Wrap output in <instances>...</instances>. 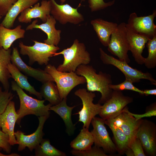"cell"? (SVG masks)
Listing matches in <instances>:
<instances>
[{
	"label": "cell",
	"instance_id": "cell-1",
	"mask_svg": "<svg viewBox=\"0 0 156 156\" xmlns=\"http://www.w3.org/2000/svg\"><path fill=\"white\" fill-rule=\"evenodd\" d=\"M75 72L85 78L88 91H97L101 93V96L98 103L103 104L111 98L113 90L109 86L112 83L110 75L101 71L97 73L95 69L88 64L80 65Z\"/></svg>",
	"mask_w": 156,
	"mask_h": 156
},
{
	"label": "cell",
	"instance_id": "cell-2",
	"mask_svg": "<svg viewBox=\"0 0 156 156\" xmlns=\"http://www.w3.org/2000/svg\"><path fill=\"white\" fill-rule=\"evenodd\" d=\"M60 55H63L64 60L57 69L61 72H75L79 66L88 64L91 61L90 54L86 50L85 44L77 39L74 40L70 47L56 53L53 57Z\"/></svg>",
	"mask_w": 156,
	"mask_h": 156
},
{
	"label": "cell",
	"instance_id": "cell-3",
	"mask_svg": "<svg viewBox=\"0 0 156 156\" xmlns=\"http://www.w3.org/2000/svg\"><path fill=\"white\" fill-rule=\"evenodd\" d=\"M12 90L18 95L20 102L19 109L17 113L18 116L16 122L20 124L21 120L25 116L30 114L38 117L50 114V108L53 105L50 103L45 105V100L34 98L26 94L14 81L11 82Z\"/></svg>",
	"mask_w": 156,
	"mask_h": 156
},
{
	"label": "cell",
	"instance_id": "cell-4",
	"mask_svg": "<svg viewBox=\"0 0 156 156\" xmlns=\"http://www.w3.org/2000/svg\"><path fill=\"white\" fill-rule=\"evenodd\" d=\"M44 70L53 78L56 84L62 99L67 97L76 86L86 83L85 78L77 75L75 72H63L58 70L51 64L46 65Z\"/></svg>",
	"mask_w": 156,
	"mask_h": 156
},
{
	"label": "cell",
	"instance_id": "cell-5",
	"mask_svg": "<svg viewBox=\"0 0 156 156\" xmlns=\"http://www.w3.org/2000/svg\"><path fill=\"white\" fill-rule=\"evenodd\" d=\"M34 44L32 46L24 44L23 42L19 43L20 53L23 55L28 56V64L31 66L37 62L39 65H47L50 58L60 49L57 46L49 45L45 43L33 40Z\"/></svg>",
	"mask_w": 156,
	"mask_h": 156
},
{
	"label": "cell",
	"instance_id": "cell-6",
	"mask_svg": "<svg viewBox=\"0 0 156 156\" xmlns=\"http://www.w3.org/2000/svg\"><path fill=\"white\" fill-rule=\"evenodd\" d=\"M100 59L106 65H113L119 69L124 75L125 79L131 81L133 83H138L142 79L149 81L156 86V80L149 73H143L141 71L132 68L125 62L121 61L106 53L101 48L99 49Z\"/></svg>",
	"mask_w": 156,
	"mask_h": 156
},
{
	"label": "cell",
	"instance_id": "cell-7",
	"mask_svg": "<svg viewBox=\"0 0 156 156\" xmlns=\"http://www.w3.org/2000/svg\"><path fill=\"white\" fill-rule=\"evenodd\" d=\"M74 94L81 99L83 105L81 110L75 114L79 115L78 122L83 123V127L89 129L92 119L99 114L102 105L98 103L95 104L93 103L96 97L95 93L86 89H79Z\"/></svg>",
	"mask_w": 156,
	"mask_h": 156
},
{
	"label": "cell",
	"instance_id": "cell-8",
	"mask_svg": "<svg viewBox=\"0 0 156 156\" xmlns=\"http://www.w3.org/2000/svg\"><path fill=\"white\" fill-rule=\"evenodd\" d=\"M126 24L125 23L122 22L118 25L110 36L107 50L112 54L117 56L119 60L128 64L130 61L128 54L129 45Z\"/></svg>",
	"mask_w": 156,
	"mask_h": 156
},
{
	"label": "cell",
	"instance_id": "cell-9",
	"mask_svg": "<svg viewBox=\"0 0 156 156\" xmlns=\"http://www.w3.org/2000/svg\"><path fill=\"white\" fill-rule=\"evenodd\" d=\"M133 101L132 98L124 95L121 91L113 90L111 98L102 105L99 114L105 120L114 118Z\"/></svg>",
	"mask_w": 156,
	"mask_h": 156
},
{
	"label": "cell",
	"instance_id": "cell-10",
	"mask_svg": "<svg viewBox=\"0 0 156 156\" xmlns=\"http://www.w3.org/2000/svg\"><path fill=\"white\" fill-rule=\"evenodd\" d=\"M91 123L93 127L91 132L94 145L102 148L106 153L113 154L117 152L116 146L105 126V120L95 116L92 119Z\"/></svg>",
	"mask_w": 156,
	"mask_h": 156
},
{
	"label": "cell",
	"instance_id": "cell-11",
	"mask_svg": "<svg viewBox=\"0 0 156 156\" xmlns=\"http://www.w3.org/2000/svg\"><path fill=\"white\" fill-rule=\"evenodd\" d=\"M126 107L116 117L104 120L105 124L109 127L114 126L120 129L128 138L129 144L136 137L138 128L143 119L136 120L126 111Z\"/></svg>",
	"mask_w": 156,
	"mask_h": 156
},
{
	"label": "cell",
	"instance_id": "cell-12",
	"mask_svg": "<svg viewBox=\"0 0 156 156\" xmlns=\"http://www.w3.org/2000/svg\"><path fill=\"white\" fill-rule=\"evenodd\" d=\"M51 3V14L55 19L62 25L70 23L77 25L83 21V15L77 11V8L68 4H57L55 0H49Z\"/></svg>",
	"mask_w": 156,
	"mask_h": 156
},
{
	"label": "cell",
	"instance_id": "cell-13",
	"mask_svg": "<svg viewBox=\"0 0 156 156\" xmlns=\"http://www.w3.org/2000/svg\"><path fill=\"white\" fill-rule=\"evenodd\" d=\"M49 116L50 115H48L38 117V125L36 130L33 133L25 135L20 130L15 132L14 135L18 145V151H21L27 147L32 151L39 145L44 135L43 131L44 124Z\"/></svg>",
	"mask_w": 156,
	"mask_h": 156
},
{
	"label": "cell",
	"instance_id": "cell-14",
	"mask_svg": "<svg viewBox=\"0 0 156 156\" xmlns=\"http://www.w3.org/2000/svg\"><path fill=\"white\" fill-rule=\"evenodd\" d=\"M136 137L141 142L143 149L148 155H156V126L154 123L148 120L142 119Z\"/></svg>",
	"mask_w": 156,
	"mask_h": 156
},
{
	"label": "cell",
	"instance_id": "cell-15",
	"mask_svg": "<svg viewBox=\"0 0 156 156\" xmlns=\"http://www.w3.org/2000/svg\"><path fill=\"white\" fill-rule=\"evenodd\" d=\"M156 16V11L154 10L151 15L138 16L135 12L129 15L126 25L136 32L151 38L156 35V26L154 20Z\"/></svg>",
	"mask_w": 156,
	"mask_h": 156
},
{
	"label": "cell",
	"instance_id": "cell-16",
	"mask_svg": "<svg viewBox=\"0 0 156 156\" xmlns=\"http://www.w3.org/2000/svg\"><path fill=\"white\" fill-rule=\"evenodd\" d=\"M11 61L21 72L42 83L49 81L54 82L52 77L44 70L33 68L25 64L21 58L16 47H13Z\"/></svg>",
	"mask_w": 156,
	"mask_h": 156
},
{
	"label": "cell",
	"instance_id": "cell-17",
	"mask_svg": "<svg viewBox=\"0 0 156 156\" xmlns=\"http://www.w3.org/2000/svg\"><path fill=\"white\" fill-rule=\"evenodd\" d=\"M14 102L11 101L5 111L0 115V129L9 137V142L11 146L17 144L14 135L15 124L18 118Z\"/></svg>",
	"mask_w": 156,
	"mask_h": 156
},
{
	"label": "cell",
	"instance_id": "cell-18",
	"mask_svg": "<svg viewBox=\"0 0 156 156\" xmlns=\"http://www.w3.org/2000/svg\"><path fill=\"white\" fill-rule=\"evenodd\" d=\"M127 36L130 51L135 62L139 64H144L145 58L142 55L145 45L151 38L139 34L126 24Z\"/></svg>",
	"mask_w": 156,
	"mask_h": 156
},
{
	"label": "cell",
	"instance_id": "cell-19",
	"mask_svg": "<svg viewBox=\"0 0 156 156\" xmlns=\"http://www.w3.org/2000/svg\"><path fill=\"white\" fill-rule=\"evenodd\" d=\"M37 19L34 20L26 28V30H31L34 29L41 30L47 35V38L44 40V43L49 44L57 46L61 39V31L57 30L55 27L56 21L50 14L47 16L45 22L40 25L37 24Z\"/></svg>",
	"mask_w": 156,
	"mask_h": 156
},
{
	"label": "cell",
	"instance_id": "cell-20",
	"mask_svg": "<svg viewBox=\"0 0 156 156\" xmlns=\"http://www.w3.org/2000/svg\"><path fill=\"white\" fill-rule=\"evenodd\" d=\"M51 4L49 0H42L40 5L37 3L31 8H28L23 11L18 18V21L21 23H30L32 19L39 18L44 23L47 20V16L50 14Z\"/></svg>",
	"mask_w": 156,
	"mask_h": 156
},
{
	"label": "cell",
	"instance_id": "cell-21",
	"mask_svg": "<svg viewBox=\"0 0 156 156\" xmlns=\"http://www.w3.org/2000/svg\"><path fill=\"white\" fill-rule=\"evenodd\" d=\"M90 23L101 43L104 46L107 47L110 36L118 24L100 18L92 20Z\"/></svg>",
	"mask_w": 156,
	"mask_h": 156
},
{
	"label": "cell",
	"instance_id": "cell-22",
	"mask_svg": "<svg viewBox=\"0 0 156 156\" xmlns=\"http://www.w3.org/2000/svg\"><path fill=\"white\" fill-rule=\"evenodd\" d=\"M67 99V97L64 98L58 104L52 105L50 108V110L54 111L61 117L66 126V133L70 136L74 134L76 128L72 121L71 114L73 110L76 106H68Z\"/></svg>",
	"mask_w": 156,
	"mask_h": 156
},
{
	"label": "cell",
	"instance_id": "cell-23",
	"mask_svg": "<svg viewBox=\"0 0 156 156\" xmlns=\"http://www.w3.org/2000/svg\"><path fill=\"white\" fill-rule=\"evenodd\" d=\"M40 0H17L12 6L1 24L9 29L12 28L18 15L27 8L38 3Z\"/></svg>",
	"mask_w": 156,
	"mask_h": 156
},
{
	"label": "cell",
	"instance_id": "cell-24",
	"mask_svg": "<svg viewBox=\"0 0 156 156\" xmlns=\"http://www.w3.org/2000/svg\"><path fill=\"white\" fill-rule=\"evenodd\" d=\"M19 25L11 29L5 27L0 23V47L8 50L16 40L24 38L25 31Z\"/></svg>",
	"mask_w": 156,
	"mask_h": 156
},
{
	"label": "cell",
	"instance_id": "cell-25",
	"mask_svg": "<svg viewBox=\"0 0 156 156\" xmlns=\"http://www.w3.org/2000/svg\"><path fill=\"white\" fill-rule=\"evenodd\" d=\"M8 68L11 78L21 88L28 92L30 94L35 95L39 99H42L40 93L37 91L28 82L27 76L23 74L14 65L10 63L8 65Z\"/></svg>",
	"mask_w": 156,
	"mask_h": 156
},
{
	"label": "cell",
	"instance_id": "cell-26",
	"mask_svg": "<svg viewBox=\"0 0 156 156\" xmlns=\"http://www.w3.org/2000/svg\"><path fill=\"white\" fill-rule=\"evenodd\" d=\"M12 49L5 50L0 47V82L5 90H9L10 88L9 80L11 75L8 68V66L11 63Z\"/></svg>",
	"mask_w": 156,
	"mask_h": 156
},
{
	"label": "cell",
	"instance_id": "cell-27",
	"mask_svg": "<svg viewBox=\"0 0 156 156\" xmlns=\"http://www.w3.org/2000/svg\"><path fill=\"white\" fill-rule=\"evenodd\" d=\"M94 143V139L89 129L83 127L76 137L70 142V147L74 150L83 151L91 148Z\"/></svg>",
	"mask_w": 156,
	"mask_h": 156
},
{
	"label": "cell",
	"instance_id": "cell-28",
	"mask_svg": "<svg viewBox=\"0 0 156 156\" xmlns=\"http://www.w3.org/2000/svg\"><path fill=\"white\" fill-rule=\"evenodd\" d=\"M54 82L49 81L42 83L40 92L42 97L53 105L58 104L62 100L60 96L57 86Z\"/></svg>",
	"mask_w": 156,
	"mask_h": 156
},
{
	"label": "cell",
	"instance_id": "cell-29",
	"mask_svg": "<svg viewBox=\"0 0 156 156\" xmlns=\"http://www.w3.org/2000/svg\"><path fill=\"white\" fill-rule=\"evenodd\" d=\"M36 156H66V154L51 145L50 140L43 139L35 149Z\"/></svg>",
	"mask_w": 156,
	"mask_h": 156
},
{
	"label": "cell",
	"instance_id": "cell-30",
	"mask_svg": "<svg viewBox=\"0 0 156 156\" xmlns=\"http://www.w3.org/2000/svg\"><path fill=\"white\" fill-rule=\"evenodd\" d=\"M113 134L117 151L123 155L129 147V140L123 131L120 128L114 126L109 127Z\"/></svg>",
	"mask_w": 156,
	"mask_h": 156
},
{
	"label": "cell",
	"instance_id": "cell-31",
	"mask_svg": "<svg viewBox=\"0 0 156 156\" xmlns=\"http://www.w3.org/2000/svg\"><path fill=\"white\" fill-rule=\"evenodd\" d=\"M146 44L148 55L145 58L144 64L148 69L154 68L156 66V35L150 39Z\"/></svg>",
	"mask_w": 156,
	"mask_h": 156
},
{
	"label": "cell",
	"instance_id": "cell-32",
	"mask_svg": "<svg viewBox=\"0 0 156 156\" xmlns=\"http://www.w3.org/2000/svg\"><path fill=\"white\" fill-rule=\"evenodd\" d=\"M70 153L75 156H109L100 147L94 145L90 149L83 151L72 149Z\"/></svg>",
	"mask_w": 156,
	"mask_h": 156
},
{
	"label": "cell",
	"instance_id": "cell-33",
	"mask_svg": "<svg viewBox=\"0 0 156 156\" xmlns=\"http://www.w3.org/2000/svg\"><path fill=\"white\" fill-rule=\"evenodd\" d=\"M133 83L130 80L125 79L123 82L120 84L116 85L111 84L109 85V86L113 90L120 91L130 90L137 92L141 95H144L143 90L135 86Z\"/></svg>",
	"mask_w": 156,
	"mask_h": 156
},
{
	"label": "cell",
	"instance_id": "cell-34",
	"mask_svg": "<svg viewBox=\"0 0 156 156\" xmlns=\"http://www.w3.org/2000/svg\"><path fill=\"white\" fill-rule=\"evenodd\" d=\"M14 95L9 90L3 91L0 86V115L5 110L9 102L13 99Z\"/></svg>",
	"mask_w": 156,
	"mask_h": 156
},
{
	"label": "cell",
	"instance_id": "cell-35",
	"mask_svg": "<svg viewBox=\"0 0 156 156\" xmlns=\"http://www.w3.org/2000/svg\"><path fill=\"white\" fill-rule=\"evenodd\" d=\"M115 0L105 2L103 0H88L89 6L91 12H95L103 9L113 5Z\"/></svg>",
	"mask_w": 156,
	"mask_h": 156
},
{
	"label": "cell",
	"instance_id": "cell-36",
	"mask_svg": "<svg viewBox=\"0 0 156 156\" xmlns=\"http://www.w3.org/2000/svg\"><path fill=\"white\" fill-rule=\"evenodd\" d=\"M129 147L133 151L134 156H146L141 142L137 137L129 143Z\"/></svg>",
	"mask_w": 156,
	"mask_h": 156
},
{
	"label": "cell",
	"instance_id": "cell-37",
	"mask_svg": "<svg viewBox=\"0 0 156 156\" xmlns=\"http://www.w3.org/2000/svg\"><path fill=\"white\" fill-rule=\"evenodd\" d=\"M126 111L129 114L133 116L136 120H138L144 117H151L156 116V103H153L150 105L147 111L144 114H137L132 113L128 110V107H125Z\"/></svg>",
	"mask_w": 156,
	"mask_h": 156
},
{
	"label": "cell",
	"instance_id": "cell-38",
	"mask_svg": "<svg viewBox=\"0 0 156 156\" xmlns=\"http://www.w3.org/2000/svg\"><path fill=\"white\" fill-rule=\"evenodd\" d=\"M0 148L8 153L11 152V145L9 142L8 135L0 130Z\"/></svg>",
	"mask_w": 156,
	"mask_h": 156
},
{
	"label": "cell",
	"instance_id": "cell-39",
	"mask_svg": "<svg viewBox=\"0 0 156 156\" xmlns=\"http://www.w3.org/2000/svg\"><path fill=\"white\" fill-rule=\"evenodd\" d=\"M17 0H0V16H5L12 5Z\"/></svg>",
	"mask_w": 156,
	"mask_h": 156
},
{
	"label": "cell",
	"instance_id": "cell-40",
	"mask_svg": "<svg viewBox=\"0 0 156 156\" xmlns=\"http://www.w3.org/2000/svg\"><path fill=\"white\" fill-rule=\"evenodd\" d=\"M144 95L148 96L149 95H156V89H146L143 90Z\"/></svg>",
	"mask_w": 156,
	"mask_h": 156
},
{
	"label": "cell",
	"instance_id": "cell-41",
	"mask_svg": "<svg viewBox=\"0 0 156 156\" xmlns=\"http://www.w3.org/2000/svg\"><path fill=\"white\" fill-rule=\"evenodd\" d=\"M125 154L127 156H134L133 151L129 147L127 149L125 152Z\"/></svg>",
	"mask_w": 156,
	"mask_h": 156
},
{
	"label": "cell",
	"instance_id": "cell-42",
	"mask_svg": "<svg viewBox=\"0 0 156 156\" xmlns=\"http://www.w3.org/2000/svg\"><path fill=\"white\" fill-rule=\"evenodd\" d=\"M20 156V155H19L18 154H17L16 153H12L10 155H6L3 154L0 152V156Z\"/></svg>",
	"mask_w": 156,
	"mask_h": 156
},
{
	"label": "cell",
	"instance_id": "cell-43",
	"mask_svg": "<svg viewBox=\"0 0 156 156\" xmlns=\"http://www.w3.org/2000/svg\"><path fill=\"white\" fill-rule=\"evenodd\" d=\"M66 0H60L61 4H63ZM82 1H84L86 0H81Z\"/></svg>",
	"mask_w": 156,
	"mask_h": 156
},
{
	"label": "cell",
	"instance_id": "cell-44",
	"mask_svg": "<svg viewBox=\"0 0 156 156\" xmlns=\"http://www.w3.org/2000/svg\"><path fill=\"white\" fill-rule=\"evenodd\" d=\"M2 18V17H1V16H0V20H1V18Z\"/></svg>",
	"mask_w": 156,
	"mask_h": 156
}]
</instances>
